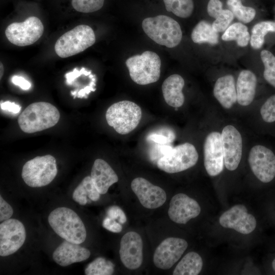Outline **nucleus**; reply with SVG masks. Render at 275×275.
Segmentation results:
<instances>
[{"instance_id":"obj_1","label":"nucleus","mask_w":275,"mask_h":275,"mask_svg":"<svg viewBox=\"0 0 275 275\" xmlns=\"http://www.w3.org/2000/svg\"><path fill=\"white\" fill-rule=\"evenodd\" d=\"M49 225L61 238L73 243L81 244L87 237L85 226L77 213L67 207H58L48 217Z\"/></svg>"},{"instance_id":"obj_2","label":"nucleus","mask_w":275,"mask_h":275,"mask_svg":"<svg viewBox=\"0 0 275 275\" xmlns=\"http://www.w3.org/2000/svg\"><path fill=\"white\" fill-rule=\"evenodd\" d=\"M60 113L52 104L37 102L30 104L18 119L19 126L23 132L32 133L54 126L60 119Z\"/></svg>"},{"instance_id":"obj_3","label":"nucleus","mask_w":275,"mask_h":275,"mask_svg":"<svg viewBox=\"0 0 275 275\" xmlns=\"http://www.w3.org/2000/svg\"><path fill=\"white\" fill-rule=\"evenodd\" d=\"M142 26L146 34L160 45L173 48L181 41L182 32L179 24L168 16L159 15L146 18Z\"/></svg>"},{"instance_id":"obj_4","label":"nucleus","mask_w":275,"mask_h":275,"mask_svg":"<svg viewBox=\"0 0 275 275\" xmlns=\"http://www.w3.org/2000/svg\"><path fill=\"white\" fill-rule=\"evenodd\" d=\"M125 64L130 78L138 85L154 83L160 77L161 60L153 51H145L132 56L126 60Z\"/></svg>"},{"instance_id":"obj_5","label":"nucleus","mask_w":275,"mask_h":275,"mask_svg":"<svg viewBox=\"0 0 275 275\" xmlns=\"http://www.w3.org/2000/svg\"><path fill=\"white\" fill-rule=\"evenodd\" d=\"M107 124L118 133L126 134L134 129L142 118L141 107L133 102L123 100L115 103L107 109Z\"/></svg>"},{"instance_id":"obj_6","label":"nucleus","mask_w":275,"mask_h":275,"mask_svg":"<svg viewBox=\"0 0 275 275\" xmlns=\"http://www.w3.org/2000/svg\"><path fill=\"white\" fill-rule=\"evenodd\" d=\"M96 41L92 29L85 24L77 25L62 35L56 41L57 54L66 58L77 54L93 45Z\"/></svg>"},{"instance_id":"obj_7","label":"nucleus","mask_w":275,"mask_h":275,"mask_svg":"<svg viewBox=\"0 0 275 275\" xmlns=\"http://www.w3.org/2000/svg\"><path fill=\"white\" fill-rule=\"evenodd\" d=\"M57 172L55 158L51 155H46L28 161L22 168L21 176L28 186L38 187L49 184Z\"/></svg>"},{"instance_id":"obj_8","label":"nucleus","mask_w":275,"mask_h":275,"mask_svg":"<svg viewBox=\"0 0 275 275\" xmlns=\"http://www.w3.org/2000/svg\"><path fill=\"white\" fill-rule=\"evenodd\" d=\"M199 155L195 147L185 143L172 147L157 161V166L168 173H176L194 166Z\"/></svg>"},{"instance_id":"obj_9","label":"nucleus","mask_w":275,"mask_h":275,"mask_svg":"<svg viewBox=\"0 0 275 275\" xmlns=\"http://www.w3.org/2000/svg\"><path fill=\"white\" fill-rule=\"evenodd\" d=\"M43 31V24L40 19L31 16L23 22L9 24L6 29L5 35L11 43L18 46H25L37 41Z\"/></svg>"},{"instance_id":"obj_10","label":"nucleus","mask_w":275,"mask_h":275,"mask_svg":"<svg viewBox=\"0 0 275 275\" xmlns=\"http://www.w3.org/2000/svg\"><path fill=\"white\" fill-rule=\"evenodd\" d=\"M248 161L252 171L262 182L268 183L275 177V155L269 149L262 145L253 147Z\"/></svg>"},{"instance_id":"obj_11","label":"nucleus","mask_w":275,"mask_h":275,"mask_svg":"<svg viewBox=\"0 0 275 275\" xmlns=\"http://www.w3.org/2000/svg\"><path fill=\"white\" fill-rule=\"evenodd\" d=\"M26 232L23 224L16 219H8L0 224V256H8L23 244Z\"/></svg>"},{"instance_id":"obj_12","label":"nucleus","mask_w":275,"mask_h":275,"mask_svg":"<svg viewBox=\"0 0 275 275\" xmlns=\"http://www.w3.org/2000/svg\"><path fill=\"white\" fill-rule=\"evenodd\" d=\"M188 246L182 238L169 237L163 240L156 249L153 262L160 269H168L178 261Z\"/></svg>"},{"instance_id":"obj_13","label":"nucleus","mask_w":275,"mask_h":275,"mask_svg":"<svg viewBox=\"0 0 275 275\" xmlns=\"http://www.w3.org/2000/svg\"><path fill=\"white\" fill-rule=\"evenodd\" d=\"M219 223L223 227L234 229L243 234L252 233L257 226L255 216L249 213L242 204L235 205L224 212L219 217Z\"/></svg>"},{"instance_id":"obj_14","label":"nucleus","mask_w":275,"mask_h":275,"mask_svg":"<svg viewBox=\"0 0 275 275\" xmlns=\"http://www.w3.org/2000/svg\"><path fill=\"white\" fill-rule=\"evenodd\" d=\"M204 163L210 176L219 175L224 169V156L221 134L213 131L206 136L204 144Z\"/></svg>"},{"instance_id":"obj_15","label":"nucleus","mask_w":275,"mask_h":275,"mask_svg":"<svg viewBox=\"0 0 275 275\" xmlns=\"http://www.w3.org/2000/svg\"><path fill=\"white\" fill-rule=\"evenodd\" d=\"M224 164L229 171L236 170L242 156V141L238 130L233 125L226 126L221 133Z\"/></svg>"},{"instance_id":"obj_16","label":"nucleus","mask_w":275,"mask_h":275,"mask_svg":"<svg viewBox=\"0 0 275 275\" xmlns=\"http://www.w3.org/2000/svg\"><path fill=\"white\" fill-rule=\"evenodd\" d=\"M143 246L142 238L135 232H128L122 237L119 254L127 268L135 269L140 267L143 259Z\"/></svg>"},{"instance_id":"obj_17","label":"nucleus","mask_w":275,"mask_h":275,"mask_svg":"<svg viewBox=\"0 0 275 275\" xmlns=\"http://www.w3.org/2000/svg\"><path fill=\"white\" fill-rule=\"evenodd\" d=\"M131 188L141 204L146 208H158L166 201L165 191L145 178L138 177L134 179L131 182Z\"/></svg>"},{"instance_id":"obj_18","label":"nucleus","mask_w":275,"mask_h":275,"mask_svg":"<svg viewBox=\"0 0 275 275\" xmlns=\"http://www.w3.org/2000/svg\"><path fill=\"white\" fill-rule=\"evenodd\" d=\"M201 212V207L194 199L187 195L179 193L171 200L168 215L174 222L185 224L190 219L197 217Z\"/></svg>"},{"instance_id":"obj_19","label":"nucleus","mask_w":275,"mask_h":275,"mask_svg":"<svg viewBox=\"0 0 275 275\" xmlns=\"http://www.w3.org/2000/svg\"><path fill=\"white\" fill-rule=\"evenodd\" d=\"M90 251L79 244L70 242L65 240L56 249L52 254L53 260L59 265L67 266L76 262L88 259Z\"/></svg>"},{"instance_id":"obj_20","label":"nucleus","mask_w":275,"mask_h":275,"mask_svg":"<svg viewBox=\"0 0 275 275\" xmlns=\"http://www.w3.org/2000/svg\"><path fill=\"white\" fill-rule=\"evenodd\" d=\"M91 177L100 194L103 195L118 181V177L114 170L105 160L100 158L94 161Z\"/></svg>"},{"instance_id":"obj_21","label":"nucleus","mask_w":275,"mask_h":275,"mask_svg":"<svg viewBox=\"0 0 275 275\" xmlns=\"http://www.w3.org/2000/svg\"><path fill=\"white\" fill-rule=\"evenodd\" d=\"M184 80L179 74H173L167 78L162 85L163 96L166 102L170 106L178 108L184 102L182 89Z\"/></svg>"},{"instance_id":"obj_22","label":"nucleus","mask_w":275,"mask_h":275,"mask_svg":"<svg viewBox=\"0 0 275 275\" xmlns=\"http://www.w3.org/2000/svg\"><path fill=\"white\" fill-rule=\"evenodd\" d=\"M257 86V78L250 70L241 71L236 84L237 101L242 106H248L253 101Z\"/></svg>"},{"instance_id":"obj_23","label":"nucleus","mask_w":275,"mask_h":275,"mask_svg":"<svg viewBox=\"0 0 275 275\" xmlns=\"http://www.w3.org/2000/svg\"><path fill=\"white\" fill-rule=\"evenodd\" d=\"M213 94L223 107L231 108L237 101L234 77L232 75H226L219 77L215 83Z\"/></svg>"},{"instance_id":"obj_24","label":"nucleus","mask_w":275,"mask_h":275,"mask_svg":"<svg viewBox=\"0 0 275 275\" xmlns=\"http://www.w3.org/2000/svg\"><path fill=\"white\" fill-rule=\"evenodd\" d=\"M222 7L220 0H209L207 5L209 15L215 18L212 28L217 33L225 31L234 17L230 10L223 9Z\"/></svg>"},{"instance_id":"obj_25","label":"nucleus","mask_w":275,"mask_h":275,"mask_svg":"<svg viewBox=\"0 0 275 275\" xmlns=\"http://www.w3.org/2000/svg\"><path fill=\"white\" fill-rule=\"evenodd\" d=\"M203 267L201 257L197 253L191 252L186 254L175 267L174 275H197Z\"/></svg>"},{"instance_id":"obj_26","label":"nucleus","mask_w":275,"mask_h":275,"mask_svg":"<svg viewBox=\"0 0 275 275\" xmlns=\"http://www.w3.org/2000/svg\"><path fill=\"white\" fill-rule=\"evenodd\" d=\"M191 38L195 43L215 45L218 42V35L211 24L205 20L199 22L194 28Z\"/></svg>"},{"instance_id":"obj_27","label":"nucleus","mask_w":275,"mask_h":275,"mask_svg":"<svg viewBox=\"0 0 275 275\" xmlns=\"http://www.w3.org/2000/svg\"><path fill=\"white\" fill-rule=\"evenodd\" d=\"M251 36L248 28L240 22H236L228 26L222 36L224 41L235 40L240 47L246 46L250 41Z\"/></svg>"},{"instance_id":"obj_28","label":"nucleus","mask_w":275,"mask_h":275,"mask_svg":"<svg viewBox=\"0 0 275 275\" xmlns=\"http://www.w3.org/2000/svg\"><path fill=\"white\" fill-rule=\"evenodd\" d=\"M275 32V22L264 21L256 23L252 29L250 44L255 49L260 48L264 43V38L268 32Z\"/></svg>"},{"instance_id":"obj_29","label":"nucleus","mask_w":275,"mask_h":275,"mask_svg":"<svg viewBox=\"0 0 275 275\" xmlns=\"http://www.w3.org/2000/svg\"><path fill=\"white\" fill-rule=\"evenodd\" d=\"M166 10L181 18L189 17L194 10L193 0H163Z\"/></svg>"},{"instance_id":"obj_30","label":"nucleus","mask_w":275,"mask_h":275,"mask_svg":"<svg viewBox=\"0 0 275 275\" xmlns=\"http://www.w3.org/2000/svg\"><path fill=\"white\" fill-rule=\"evenodd\" d=\"M227 4L234 16L242 22L249 23L255 16V10L250 7L243 6L241 0H227Z\"/></svg>"},{"instance_id":"obj_31","label":"nucleus","mask_w":275,"mask_h":275,"mask_svg":"<svg viewBox=\"0 0 275 275\" xmlns=\"http://www.w3.org/2000/svg\"><path fill=\"white\" fill-rule=\"evenodd\" d=\"M114 264L103 257H98L88 265L85 270L86 275H111L114 271Z\"/></svg>"},{"instance_id":"obj_32","label":"nucleus","mask_w":275,"mask_h":275,"mask_svg":"<svg viewBox=\"0 0 275 275\" xmlns=\"http://www.w3.org/2000/svg\"><path fill=\"white\" fill-rule=\"evenodd\" d=\"M260 56L264 66V78L270 85L275 87V56L266 50H262Z\"/></svg>"},{"instance_id":"obj_33","label":"nucleus","mask_w":275,"mask_h":275,"mask_svg":"<svg viewBox=\"0 0 275 275\" xmlns=\"http://www.w3.org/2000/svg\"><path fill=\"white\" fill-rule=\"evenodd\" d=\"M104 2V0H72L71 4L76 11L88 13L100 10Z\"/></svg>"},{"instance_id":"obj_34","label":"nucleus","mask_w":275,"mask_h":275,"mask_svg":"<svg viewBox=\"0 0 275 275\" xmlns=\"http://www.w3.org/2000/svg\"><path fill=\"white\" fill-rule=\"evenodd\" d=\"M260 114L265 122L275 121V95L270 96L264 102L261 107Z\"/></svg>"},{"instance_id":"obj_35","label":"nucleus","mask_w":275,"mask_h":275,"mask_svg":"<svg viewBox=\"0 0 275 275\" xmlns=\"http://www.w3.org/2000/svg\"><path fill=\"white\" fill-rule=\"evenodd\" d=\"M85 186L89 198L93 201L98 200L100 197V194L94 184L91 176L85 177L81 182Z\"/></svg>"},{"instance_id":"obj_36","label":"nucleus","mask_w":275,"mask_h":275,"mask_svg":"<svg viewBox=\"0 0 275 275\" xmlns=\"http://www.w3.org/2000/svg\"><path fill=\"white\" fill-rule=\"evenodd\" d=\"M87 191L81 182L76 187L72 194V199L79 205H85L88 203Z\"/></svg>"},{"instance_id":"obj_37","label":"nucleus","mask_w":275,"mask_h":275,"mask_svg":"<svg viewBox=\"0 0 275 275\" xmlns=\"http://www.w3.org/2000/svg\"><path fill=\"white\" fill-rule=\"evenodd\" d=\"M107 216L117 220L121 224L126 223L127 218L124 211L121 208L117 206H112L109 207L107 210Z\"/></svg>"},{"instance_id":"obj_38","label":"nucleus","mask_w":275,"mask_h":275,"mask_svg":"<svg viewBox=\"0 0 275 275\" xmlns=\"http://www.w3.org/2000/svg\"><path fill=\"white\" fill-rule=\"evenodd\" d=\"M13 213L12 207L0 196V221L10 218Z\"/></svg>"},{"instance_id":"obj_39","label":"nucleus","mask_w":275,"mask_h":275,"mask_svg":"<svg viewBox=\"0 0 275 275\" xmlns=\"http://www.w3.org/2000/svg\"><path fill=\"white\" fill-rule=\"evenodd\" d=\"M102 226L105 229L114 233H119L122 230L120 223H117L115 219L108 216L103 219Z\"/></svg>"},{"instance_id":"obj_40","label":"nucleus","mask_w":275,"mask_h":275,"mask_svg":"<svg viewBox=\"0 0 275 275\" xmlns=\"http://www.w3.org/2000/svg\"><path fill=\"white\" fill-rule=\"evenodd\" d=\"M11 81L23 90H28L31 87V84L22 76L14 75L12 77Z\"/></svg>"},{"instance_id":"obj_41","label":"nucleus","mask_w":275,"mask_h":275,"mask_svg":"<svg viewBox=\"0 0 275 275\" xmlns=\"http://www.w3.org/2000/svg\"><path fill=\"white\" fill-rule=\"evenodd\" d=\"M1 108L14 114L18 113L21 110V106L13 102L7 101L1 103Z\"/></svg>"},{"instance_id":"obj_42","label":"nucleus","mask_w":275,"mask_h":275,"mask_svg":"<svg viewBox=\"0 0 275 275\" xmlns=\"http://www.w3.org/2000/svg\"><path fill=\"white\" fill-rule=\"evenodd\" d=\"M85 68H82L80 70L77 68H74L72 71L67 73L65 75L67 84L70 85L73 82L84 72Z\"/></svg>"},{"instance_id":"obj_43","label":"nucleus","mask_w":275,"mask_h":275,"mask_svg":"<svg viewBox=\"0 0 275 275\" xmlns=\"http://www.w3.org/2000/svg\"><path fill=\"white\" fill-rule=\"evenodd\" d=\"M149 139L155 142H157L160 144H165L172 142L175 139V135L164 136L162 135H159L158 134H152L149 136Z\"/></svg>"},{"instance_id":"obj_44","label":"nucleus","mask_w":275,"mask_h":275,"mask_svg":"<svg viewBox=\"0 0 275 275\" xmlns=\"http://www.w3.org/2000/svg\"><path fill=\"white\" fill-rule=\"evenodd\" d=\"M0 65H1V66H0V68H1V75H0V76H1V79L2 77L3 76V74H4V66H3V64L1 62Z\"/></svg>"},{"instance_id":"obj_45","label":"nucleus","mask_w":275,"mask_h":275,"mask_svg":"<svg viewBox=\"0 0 275 275\" xmlns=\"http://www.w3.org/2000/svg\"><path fill=\"white\" fill-rule=\"evenodd\" d=\"M271 266H272L273 270L275 272V258H274L272 261Z\"/></svg>"}]
</instances>
